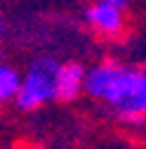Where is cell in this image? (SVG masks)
Listing matches in <instances>:
<instances>
[{"mask_svg": "<svg viewBox=\"0 0 146 149\" xmlns=\"http://www.w3.org/2000/svg\"><path fill=\"white\" fill-rule=\"evenodd\" d=\"M83 92L106 104L125 125L146 123V66L123 64L118 59L97 62L85 71Z\"/></svg>", "mask_w": 146, "mask_h": 149, "instance_id": "6da1fadb", "label": "cell"}, {"mask_svg": "<svg viewBox=\"0 0 146 149\" xmlns=\"http://www.w3.org/2000/svg\"><path fill=\"white\" fill-rule=\"evenodd\" d=\"M57 69L59 62L54 57H45V54L35 57L21 73L14 104L21 111H35L47 102H52L54 90H57Z\"/></svg>", "mask_w": 146, "mask_h": 149, "instance_id": "7a4b0ae2", "label": "cell"}, {"mask_svg": "<svg viewBox=\"0 0 146 149\" xmlns=\"http://www.w3.org/2000/svg\"><path fill=\"white\" fill-rule=\"evenodd\" d=\"M127 10L130 0H90L83 10V19L97 38L120 40L127 31Z\"/></svg>", "mask_w": 146, "mask_h": 149, "instance_id": "3957f363", "label": "cell"}, {"mask_svg": "<svg viewBox=\"0 0 146 149\" xmlns=\"http://www.w3.org/2000/svg\"><path fill=\"white\" fill-rule=\"evenodd\" d=\"M85 64L80 62H59L57 69V90L54 100L59 102H73L85 90Z\"/></svg>", "mask_w": 146, "mask_h": 149, "instance_id": "277c9868", "label": "cell"}, {"mask_svg": "<svg viewBox=\"0 0 146 149\" xmlns=\"http://www.w3.org/2000/svg\"><path fill=\"white\" fill-rule=\"evenodd\" d=\"M19 81H21L19 71L7 62H0V107L14 102L17 90H19Z\"/></svg>", "mask_w": 146, "mask_h": 149, "instance_id": "5b68a950", "label": "cell"}, {"mask_svg": "<svg viewBox=\"0 0 146 149\" xmlns=\"http://www.w3.org/2000/svg\"><path fill=\"white\" fill-rule=\"evenodd\" d=\"M5 31H7V26H5V17H3V12H0V43H3V38H5Z\"/></svg>", "mask_w": 146, "mask_h": 149, "instance_id": "8992f818", "label": "cell"}]
</instances>
